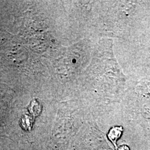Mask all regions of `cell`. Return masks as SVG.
I'll use <instances>...</instances> for the list:
<instances>
[{
  "mask_svg": "<svg viewBox=\"0 0 150 150\" xmlns=\"http://www.w3.org/2000/svg\"><path fill=\"white\" fill-rule=\"evenodd\" d=\"M22 125L24 129H30L32 126V121L31 118L27 115L24 116L23 118H22Z\"/></svg>",
  "mask_w": 150,
  "mask_h": 150,
  "instance_id": "3",
  "label": "cell"
},
{
  "mask_svg": "<svg viewBox=\"0 0 150 150\" xmlns=\"http://www.w3.org/2000/svg\"><path fill=\"white\" fill-rule=\"evenodd\" d=\"M29 111L33 115L38 116L41 111V108L38 102L36 100H32L30 106Z\"/></svg>",
  "mask_w": 150,
  "mask_h": 150,
  "instance_id": "2",
  "label": "cell"
},
{
  "mask_svg": "<svg viewBox=\"0 0 150 150\" xmlns=\"http://www.w3.org/2000/svg\"><path fill=\"white\" fill-rule=\"evenodd\" d=\"M116 150H129V149L127 146L123 145V146H122L118 147V149H117Z\"/></svg>",
  "mask_w": 150,
  "mask_h": 150,
  "instance_id": "4",
  "label": "cell"
},
{
  "mask_svg": "<svg viewBox=\"0 0 150 150\" xmlns=\"http://www.w3.org/2000/svg\"><path fill=\"white\" fill-rule=\"evenodd\" d=\"M122 131H123L122 127L115 126V127H113L112 128L110 129L107 134V137L108 139L110 140V141L112 143L116 149H117L116 142L117 139L121 136Z\"/></svg>",
  "mask_w": 150,
  "mask_h": 150,
  "instance_id": "1",
  "label": "cell"
}]
</instances>
